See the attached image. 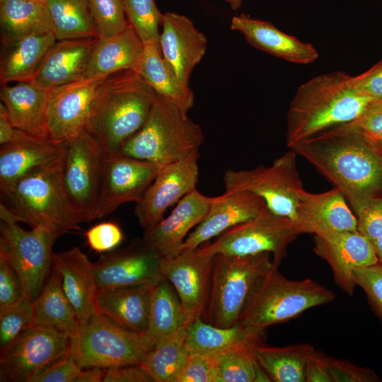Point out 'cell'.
I'll return each mask as SVG.
<instances>
[{
    "label": "cell",
    "instance_id": "obj_2",
    "mask_svg": "<svg viewBox=\"0 0 382 382\" xmlns=\"http://www.w3.org/2000/svg\"><path fill=\"white\" fill-rule=\"evenodd\" d=\"M371 100L354 86L352 76L337 71L302 83L286 114V146L357 119Z\"/></svg>",
    "mask_w": 382,
    "mask_h": 382
},
{
    "label": "cell",
    "instance_id": "obj_13",
    "mask_svg": "<svg viewBox=\"0 0 382 382\" xmlns=\"http://www.w3.org/2000/svg\"><path fill=\"white\" fill-rule=\"evenodd\" d=\"M70 337L57 328L33 325L0 354V381L30 382L69 354Z\"/></svg>",
    "mask_w": 382,
    "mask_h": 382
},
{
    "label": "cell",
    "instance_id": "obj_44",
    "mask_svg": "<svg viewBox=\"0 0 382 382\" xmlns=\"http://www.w3.org/2000/svg\"><path fill=\"white\" fill-rule=\"evenodd\" d=\"M351 207L360 233L369 240L382 237V197H365Z\"/></svg>",
    "mask_w": 382,
    "mask_h": 382
},
{
    "label": "cell",
    "instance_id": "obj_12",
    "mask_svg": "<svg viewBox=\"0 0 382 382\" xmlns=\"http://www.w3.org/2000/svg\"><path fill=\"white\" fill-rule=\"evenodd\" d=\"M62 166L66 192L86 222L98 219V198L105 151L88 129L66 141Z\"/></svg>",
    "mask_w": 382,
    "mask_h": 382
},
{
    "label": "cell",
    "instance_id": "obj_21",
    "mask_svg": "<svg viewBox=\"0 0 382 382\" xmlns=\"http://www.w3.org/2000/svg\"><path fill=\"white\" fill-rule=\"evenodd\" d=\"M161 26V54L178 79L189 86L193 69L207 52V37L186 16L173 12L163 13Z\"/></svg>",
    "mask_w": 382,
    "mask_h": 382
},
{
    "label": "cell",
    "instance_id": "obj_16",
    "mask_svg": "<svg viewBox=\"0 0 382 382\" xmlns=\"http://www.w3.org/2000/svg\"><path fill=\"white\" fill-rule=\"evenodd\" d=\"M214 257L197 248L182 250L162 261V273L173 285L180 299L185 322L189 325L203 318L209 298Z\"/></svg>",
    "mask_w": 382,
    "mask_h": 382
},
{
    "label": "cell",
    "instance_id": "obj_52",
    "mask_svg": "<svg viewBox=\"0 0 382 382\" xmlns=\"http://www.w3.org/2000/svg\"><path fill=\"white\" fill-rule=\"evenodd\" d=\"M354 86L371 101L382 99V59L365 72L352 76Z\"/></svg>",
    "mask_w": 382,
    "mask_h": 382
},
{
    "label": "cell",
    "instance_id": "obj_14",
    "mask_svg": "<svg viewBox=\"0 0 382 382\" xmlns=\"http://www.w3.org/2000/svg\"><path fill=\"white\" fill-rule=\"evenodd\" d=\"M108 76L81 80L50 90V141L64 142L87 129Z\"/></svg>",
    "mask_w": 382,
    "mask_h": 382
},
{
    "label": "cell",
    "instance_id": "obj_51",
    "mask_svg": "<svg viewBox=\"0 0 382 382\" xmlns=\"http://www.w3.org/2000/svg\"><path fill=\"white\" fill-rule=\"evenodd\" d=\"M367 139L382 137V100H373L365 110L350 122Z\"/></svg>",
    "mask_w": 382,
    "mask_h": 382
},
{
    "label": "cell",
    "instance_id": "obj_11",
    "mask_svg": "<svg viewBox=\"0 0 382 382\" xmlns=\"http://www.w3.org/2000/svg\"><path fill=\"white\" fill-rule=\"evenodd\" d=\"M296 153L291 151L269 166L251 170H228L223 177L225 191L248 190L261 197L275 214L295 224L299 192L303 189L296 168Z\"/></svg>",
    "mask_w": 382,
    "mask_h": 382
},
{
    "label": "cell",
    "instance_id": "obj_45",
    "mask_svg": "<svg viewBox=\"0 0 382 382\" xmlns=\"http://www.w3.org/2000/svg\"><path fill=\"white\" fill-rule=\"evenodd\" d=\"M353 274L357 286L364 291L374 313L382 323V264L356 268Z\"/></svg>",
    "mask_w": 382,
    "mask_h": 382
},
{
    "label": "cell",
    "instance_id": "obj_35",
    "mask_svg": "<svg viewBox=\"0 0 382 382\" xmlns=\"http://www.w3.org/2000/svg\"><path fill=\"white\" fill-rule=\"evenodd\" d=\"M2 44L8 45L27 35L53 32L45 2L28 0H0Z\"/></svg>",
    "mask_w": 382,
    "mask_h": 382
},
{
    "label": "cell",
    "instance_id": "obj_9",
    "mask_svg": "<svg viewBox=\"0 0 382 382\" xmlns=\"http://www.w3.org/2000/svg\"><path fill=\"white\" fill-rule=\"evenodd\" d=\"M0 255L18 274L24 299L33 302L41 292L52 267V247L57 239L40 226L26 231L19 221L0 203Z\"/></svg>",
    "mask_w": 382,
    "mask_h": 382
},
{
    "label": "cell",
    "instance_id": "obj_23",
    "mask_svg": "<svg viewBox=\"0 0 382 382\" xmlns=\"http://www.w3.org/2000/svg\"><path fill=\"white\" fill-rule=\"evenodd\" d=\"M337 187L320 193L299 192L296 224L302 233L314 235L357 231V220Z\"/></svg>",
    "mask_w": 382,
    "mask_h": 382
},
{
    "label": "cell",
    "instance_id": "obj_17",
    "mask_svg": "<svg viewBox=\"0 0 382 382\" xmlns=\"http://www.w3.org/2000/svg\"><path fill=\"white\" fill-rule=\"evenodd\" d=\"M162 168L154 163L121 154L106 155L98 198V219L120 205L138 202Z\"/></svg>",
    "mask_w": 382,
    "mask_h": 382
},
{
    "label": "cell",
    "instance_id": "obj_56",
    "mask_svg": "<svg viewBox=\"0 0 382 382\" xmlns=\"http://www.w3.org/2000/svg\"><path fill=\"white\" fill-rule=\"evenodd\" d=\"M370 241L374 248L378 262L382 264V237L370 240Z\"/></svg>",
    "mask_w": 382,
    "mask_h": 382
},
{
    "label": "cell",
    "instance_id": "obj_42",
    "mask_svg": "<svg viewBox=\"0 0 382 382\" xmlns=\"http://www.w3.org/2000/svg\"><path fill=\"white\" fill-rule=\"evenodd\" d=\"M98 37L115 35L129 25L122 0H86Z\"/></svg>",
    "mask_w": 382,
    "mask_h": 382
},
{
    "label": "cell",
    "instance_id": "obj_50",
    "mask_svg": "<svg viewBox=\"0 0 382 382\" xmlns=\"http://www.w3.org/2000/svg\"><path fill=\"white\" fill-rule=\"evenodd\" d=\"M82 368L68 354L33 376L30 382H75Z\"/></svg>",
    "mask_w": 382,
    "mask_h": 382
},
{
    "label": "cell",
    "instance_id": "obj_40",
    "mask_svg": "<svg viewBox=\"0 0 382 382\" xmlns=\"http://www.w3.org/2000/svg\"><path fill=\"white\" fill-rule=\"evenodd\" d=\"M253 347H243L212 356L216 382L270 381L259 365Z\"/></svg>",
    "mask_w": 382,
    "mask_h": 382
},
{
    "label": "cell",
    "instance_id": "obj_15",
    "mask_svg": "<svg viewBox=\"0 0 382 382\" xmlns=\"http://www.w3.org/2000/svg\"><path fill=\"white\" fill-rule=\"evenodd\" d=\"M161 257L141 238L104 253L93 263L97 291L155 284L163 277Z\"/></svg>",
    "mask_w": 382,
    "mask_h": 382
},
{
    "label": "cell",
    "instance_id": "obj_55",
    "mask_svg": "<svg viewBox=\"0 0 382 382\" xmlns=\"http://www.w3.org/2000/svg\"><path fill=\"white\" fill-rule=\"evenodd\" d=\"M106 369L99 367L82 369L75 382H101Z\"/></svg>",
    "mask_w": 382,
    "mask_h": 382
},
{
    "label": "cell",
    "instance_id": "obj_4",
    "mask_svg": "<svg viewBox=\"0 0 382 382\" xmlns=\"http://www.w3.org/2000/svg\"><path fill=\"white\" fill-rule=\"evenodd\" d=\"M157 93L134 70L110 75L103 88L88 129L106 155L119 154L145 124Z\"/></svg>",
    "mask_w": 382,
    "mask_h": 382
},
{
    "label": "cell",
    "instance_id": "obj_30",
    "mask_svg": "<svg viewBox=\"0 0 382 382\" xmlns=\"http://www.w3.org/2000/svg\"><path fill=\"white\" fill-rule=\"evenodd\" d=\"M266 330L239 322L229 328H219L199 318L188 325L186 346L190 354L214 356L260 344Z\"/></svg>",
    "mask_w": 382,
    "mask_h": 382
},
{
    "label": "cell",
    "instance_id": "obj_27",
    "mask_svg": "<svg viewBox=\"0 0 382 382\" xmlns=\"http://www.w3.org/2000/svg\"><path fill=\"white\" fill-rule=\"evenodd\" d=\"M1 103L5 106L13 127L35 137L49 140L47 110L50 90L30 81L3 84Z\"/></svg>",
    "mask_w": 382,
    "mask_h": 382
},
{
    "label": "cell",
    "instance_id": "obj_58",
    "mask_svg": "<svg viewBox=\"0 0 382 382\" xmlns=\"http://www.w3.org/2000/svg\"><path fill=\"white\" fill-rule=\"evenodd\" d=\"M226 1L231 8L233 11L238 10L243 4L244 0H224Z\"/></svg>",
    "mask_w": 382,
    "mask_h": 382
},
{
    "label": "cell",
    "instance_id": "obj_18",
    "mask_svg": "<svg viewBox=\"0 0 382 382\" xmlns=\"http://www.w3.org/2000/svg\"><path fill=\"white\" fill-rule=\"evenodd\" d=\"M199 157L191 156L161 169L134 207V214L142 228L158 223L169 207L197 188Z\"/></svg>",
    "mask_w": 382,
    "mask_h": 382
},
{
    "label": "cell",
    "instance_id": "obj_60",
    "mask_svg": "<svg viewBox=\"0 0 382 382\" xmlns=\"http://www.w3.org/2000/svg\"><path fill=\"white\" fill-rule=\"evenodd\" d=\"M382 100V99H381V100Z\"/></svg>",
    "mask_w": 382,
    "mask_h": 382
},
{
    "label": "cell",
    "instance_id": "obj_8",
    "mask_svg": "<svg viewBox=\"0 0 382 382\" xmlns=\"http://www.w3.org/2000/svg\"><path fill=\"white\" fill-rule=\"evenodd\" d=\"M155 345L145 333L124 330L96 309L70 338L69 354L82 369L141 364Z\"/></svg>",
    "mask_w": 382,
    "mask_h": 382
},
{
    "label": "cell",
    "instance_id": "obj_5",
    "mask_svg": "<svg viewBox=\"0 0 382 382\" xmlns=\"http://www.w3.org/2000/svg\"><path fill=\"white\" fill-rule=\"evenodd\" d=\"M204 137L201 127L173 101L157 94L143 127L119 154L154 163L163 168L195 156Z\"/></svg>",
    "mask_w": 382,
    "mask_h": 382
},
{
    "label": "cell",
    "instance_id": "obj_7",
    "mask_svg": "<svg viewBox=\"0 0 382 382\" xmlns=\"http://www.w3.org/2000/svg\"><path fill=\"white\" fill-rule=\"evenodd\" d=\"M278 266L274 265L260 282L239 323L267 329L334 301L335 294L329 289L311 279H289Z\"/></svg>",
    "mask_w": 382,
    "mask_h": 382
},
{
    "label": "cell",
    "instance_id": "obj_48",
    "mask_svg": "<svg viewBox=\"0 0 382 382\" xmlns=\"http://www.w3.org/2000/svg\"><path fill=\"white\" fill-rule=\"evenodd\" d=\"M86 237L91 248L99 253L117 248L124 240L121 228L112 221L102 222L92 226L86 231Z\"/></svg>",
    "mask_w": 382,
    "mask_h": 382
},
{
    "label": "cell",
    "instance_id": "obj_10",
    "mask_svg": "<svg viewBox=\"0 0 382 382\" xmlns=\"http://www.w3.org/2000/svg\"><path fill=\"white\" fill-rule=\"evenodd\" d=\"M301 233L291 219L275 214L267 208L257 217L230 228L213 243H205L198 248L213 257L218 254L245 256L269 253L279 265L289 245Z\"/></svg>",
    "mask_w": 382,
    "mask_h": 382
},
{
    "label": "cell",
    "instance_id": "obj_47",
    "mask_svg": "<svg viewBox=\"0 0 382 382\" xmlns=\"http://www.w3.org/2000/svg\"><path fill=\"white\" fill-rule=\"evenodd\" d=\"M23 300V289L18 274L8 261L0 255V311Z\"/></svg>",
    "mask_w": 382,
    "mask_h": 382
},
{
    "label": "cell",
    "instance_id": "obj_33",
    "mask_svg": "<svg viewBox=\"0 0 382 382\" xmlns=\"http://www.w3.org/2000/svg\"><path fill=\"white\" fill-rule=\"evenodd\" d=\"M33 325H50L75 337L80 323L62 288V278L52 265L51 272L37 297L33 301Z\"/></svg>",
    "mask_w": 382,
    "mask_h": 382
},
{
    "label": "cell",
    "instance_id": "obj_24",
    "mask_svg": "<svg viewBox=\"0 0 382 382\" xmlns=\"http://www.w3.org/2000/svg\"><path fill=\"white\" fill-rule=\"evenodd\" d=\"M98 38L57 40L30 82L51 90L83 79Z\"/></svg>",
    "mask_w": 382,
    "mask_h": 382
},
{
    "label": "cell",
    "instance_id": "obj_20",
    "mask_svg": "<svg viewBox=\"0 0 382 382\" xmlns=\"http://www.w3.org/2000/svg\"><path fill=\"white\" fill-rule=\"evenodd\" d=\"M265 200L248 190L225 191L213 197L205 218L188 234L182 250H194L230 228L249 221L267 209Z\"/></svg>",
    "mask_w": 382,
    "mask_h": 382
},
{
    "label": "cell",
    "instance_id": "obj_54",
    "mask_svg": "<svg viewBox=\"0 0 382 382\" xmlns=\"http://www.w3.org/2000/svg\"><path fill=\"white\" fill-rule=\"evenodd\" d=\"M20 130L12 125L6 109L2 103H0V145L14 141Z\"/></svg>",
    "mask_w": 382,
    "mask_h": 382
},
{
    "label": "cell",
    "instance_id": "obj_57",
    "mask_svg": "<svg viewBox=\"0 0 382 382\" xmlns=\"http://www.w3.org/2000/svg\"><path fill=\"white\" fill-rule=\"evenodd\" d=\"M367 141H369L371 147L374 149V150L377 154L382 156V137L376 139H367Z\"/></svg>",
    "mask_w": 382,
    "mask_h": 382
},
{
    "label": "cell",
    "instance_id": "obj_39",
    "mask_svg": "<svg viewBox=\"0 0 382 382\" xmlns=\"http://www.w3.org/2000/svg\"><path fill=\"white\" fill-rule=\"evenodd\" d=\"M57 40L98 37L86 0H47Z\"/></svg>",
    "mask_w": 382,
    "mask_h": 382
},
{
    "label": "cell",
    "instance_id": "obj_28",
    "mask_svg": "<svg viewBox=\"0 0 382 382\" xmlns=\"http://www.w3.org/2000/svg\"><path fill=\"white\" fill-rule=\"evenodd\" d=\"M52 265L60 272L62 288L80 324L95 311L97 285L93 263L77 247L54 253Z\"/></svg>",
    "mask_w": 382,
    "mask_h": 382
},
{
    "label": "cell",
    "instance_id": "obj_31",
    "mask_svg": "<svg viewBox=\"0 0 382 382\" xmlns=\"http://www.w3.org/2000/svg\"><path fill=\"white\" fill-rule=\"evenodd\" d=\"M144 47L130 25L112 36L98 37L83 79L107 77L124 70L136 71Z\"/></svg>",
    "mask_w": 382,
    "mask_h": 382
},
{
    "label": "cell",
    "instance_id": "obj_32",
    "mask_svg": "<svg viewBox=\"0 0 382 382\" xmlns=\"http://www.w3.org/2000/svg\"><path fill=\"white\" fill-rule=\"evenodd\" d=\"M57 42L52 31L37 33L4 46L0 66L2 84L30 81L50 47Z\"/></svg>",
    "mask_w": 382,
    "mask_h": 382
},
{
    "label": "cell",
    "instance_id": "obj_41",
    "mask_svg": "<svg viewBox=\"0 0 382 382\" xmlns=\"http://www.w3.org/2000/svg\"><path fill=\"white\" fill-rule=\"evenodd\" d=\"M122 1L129 24L144 45H159V26L162 24L163 14L158 9L154 0Z\"/></svg>",
    "mask_w": 382,
    "mask_h": 382
},
{
    "label": "cell",
    "instance_id": "obj_29",
    "mask_svg": "<svg viewBox=\"0 0 382 382\" xmlns=\"http://www.w3.org/2000/svg\"><path fill=\"white\" fill-rule=\"evenodd\" d=\"M154 285L98 290L95 308L117 326L130 332L145 333Z\"/></svg>",
    "mask_w": 382,
    "mask_h": 382
},
{
    "label": "cell",
    "instance_id": "obj_1",
    "mask_svg": "<svg viewBox=\"0 0 382 382\" xmlns=\"http://www.w3.org/2000/svg\"><path fill=\"white\" fill-rule=\"evenodd\" d=\"M290 149L338 188L350 205L365 197H382V156L350 122L324 130Z\"/></svg>",
    "mask_w": 382,
    "mask_h": 382
},
{
    "label": "cell",
    "instance_id": "obj_37",
    "mask_svg": "<svg viewBox=\"0 0 382 382\" xmlns=\"http://www.w3.org/2000/svg\"><path fill=\"white\" fill-rule=\"evenodd\" d=\"M188 325H183L158 342L146 353L141 364L155 382H177L190 352L186 346Z\"/></svg>",
    "mask_w": 382,
    "mask_h": 382
},
{
    "label": "cell",
    "instance_id": "obj_46",
    "mask_svg": "<svg viewBox=\"0 0 382 382\" xmlns=\"http://www.w3.org/2000/svg\"><path fill=\"white\" fill-rule=\"evenodd\" d=\"M322 357L330 378V382H375L381 381L379 377L370 369L357 366L350 362L328 357L323 353Z\"/></svg>",
    "mask_w": 382,
    "mask_h": 382
},
{
    "label": "cell",
    "instance_id": "obj_6",
    "mask_svg": "<svg viewBox=\"0 0 382 382\" xmlns=\"http://www.w3.org/2000/svg\"><path fill=\"white\" fill-rule=\"evenodd\" d=\"M274 265L269 253L214 255L204 321L219 328L238 323L257 286Z\"/></svg>",
    "mask_w": 382,
    "mask_h": 382
},
{
    "label": "cell",
    "instance_id": "obj_43",
    "mask_svg": "<svg viewBox=\"0 0 382 382\" xmlns=\"http://www.w3.org/2000/svg\"><path fill=\"white\" fill-rule=\"evenodd\" d=\"M33 325V302L20 303L0 311V354L27 328Z\"/></svg>",
    "mask_w": 382,
    "mask_h": 382
},
{
    "label": "cell",
    "instance_id": "obj_25",
    "mask_svg": "<svg viewBox=\"0 0 382 382\" xmlns=\"http://www.w3.org/2000/svg\"><path fill=\"white\" fill-rule=\"evenodd\" d=\"M230 28L240 33L255 48L291 63L311 64L319 56L312 44L284 33L268 21L243 13L232 18Z\"/></svg>",
    "mask_w": 382,
    "mask_h": 382
},
{
    "label": "cell",
    "instance_id": "obj_26",
    "mask_svg": "<svg viewBox=\"0 0 382 382\" xmlns=\"http://www.w3.org/2000/svg\"><path fill=\"white\" fill-rule=\"evenodd\" d=\"M64 153V142L42 139L20 131L14 141L1 145L0 190L8 188L30 172L62 158Z\"/></svg>",
    "mask_w": 382,
    "mask_h": 382
},
{
    "label": "cell",
    "instance_id": "obj_3",
    "mask_svg": "<svg viewBox=\"0 0 382 382\" xmlns=\"http://www.w3.org/2000/svg\"><path fill=\"white\" fill-rule=\"evenodd\" d=\"M63 156L30 172L1 191V202L19 221L42 227L57 238L71 230L80 229L79 224L86 222L64 189Z\"/></svg>",
    "mask_w": 382,
    "mask_h": 382
},
{
    "label": "cell",
    "instance_id": "obj_38",
    "mask_svg": "<svg viewBox=\"0 0 382 382\" xmlns=\"http://www.w3.org/2000/svg\"><path fill=\"white\" fill-rule=\"evenodd\" d=\"M185 325L180 299L169 282L163 277L152 289L145 334L156 345Z\"/></svg>",
    "mask_w": 382,
    "mask_h": 382
},
{
    "label": "cell",
    "instance_id": "obj_49",
    "mask_svg": "<svg viewBox=\"0 0 382 382\" xmlns=\"http://www.w3.org/2000/svg\"><path fill=\"white\" fill-rule=\"evenodd\" d=\"M177 382H216L212 356L190 354Z\"/></svg>",
    "mask_w": 382,
    "mask_h": 382
},
{
    "label": "cell",
    "instance_id": "obj_36",
    "mask_svg": "<svg viewBox=\"0 0 382 382\" xmlns=\"http://www.w3.org/2000/svg\"><path fill=\"white\" fill-rule=\"evenodd\" d=\"M255 357L270 381L306 382L308 359L315 350L303 343L282 347L262 345L253 347Z\"/></svg>",
    "mask_w": 382,
    "mask_h": 382
},
{
    "label": "cell",
    "instance_id": "obj_22",
    "mask_svg": "<svg viewBox=\"0 0 382 382\" xmlns=\"http://www.w3.org/2000/svg\"><path fill=\"white\" fill-rule=\"evenodd\" d=\"M212 198L197 188L193 190L177 203L166 219L144 229L142 242L163 257L178 253L187 233L207 216Z\"/></svg>",
    "mask_w": 382,
    "mask_h": 382
},
{
    "label": "cell",
    "instance_id": "obj_53",
    "mask_svg": "<svg viewBox=\"0 0 382 382\" xmlns=\"http://www.w3.org/2000/svg\"><path fill=\"white\" fill-rule=\"evenodd\" d=\"M103 382H155L141 364L127 365L106 369Z\"/></svg>",
    "mask_w": 382,
    "mask_h": 382
},
{
    "label": "cell",
    "instance_id": "obj_59",
    "mask_svg": "<svg viewBox=\"0 0 382 382\" xmlns=\"http://www.w3.org/2000/svg\"><path fill=\"white\" fill-rule=\"evenodd\" d=\"M28 1H40V2H46L47 0H28Z\"/></svg>",
    "mask_w": 382,
    "mask_h": 382
},
{
    "label": "cell",
    "instance_id": "obj_19",
    "mask_svg": "<svg viewBox=\"0 0 382 382\" xmlns=\"http://www.w3.org/2000/svg\"><path fill=\"white\" fill-rule=\"evenodd\" d=\"M313 250L329 264L335 283L350 296L357 286L354 270L378 262L370 240L358 231L314 235Z\"/></svg>",
    "mask_w": 382,
    "mask_h": 382
},
{
    "label": "cell",
    "instance_id": "obj_34",
    "mask_svg": "<svg viewBox=\"0 0 382 382\" xmlns=\"http://www.w3.org/2000/svg\"><path fill=\"white\" fill-rule=\"evenodd\" d=\"M144 45L143 54L135 71L158 95L173 101L187 112L194 105L193 91L178 79L164 60L159 45L154 43Z\"/></svg>",
    "mask_w": 382,
    "mask_h": 382
}]
</instances>
